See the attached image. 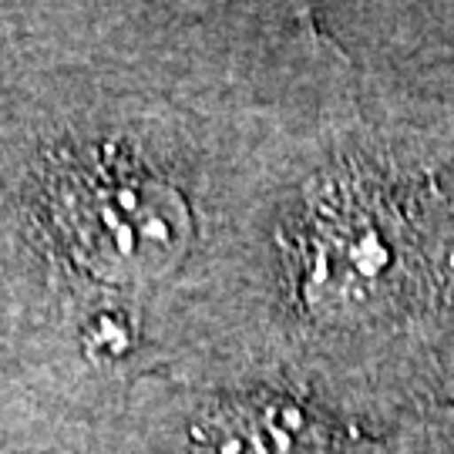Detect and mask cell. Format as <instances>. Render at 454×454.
<instances>
[{
    "instance_id": "6da1fadb",
    "label": "cell",
    "mask_w": 454,
    "mask_h": 454,
    "mask_svg": "<svg viewBox=\"0 0 454 454\" xmlns=\"http://www.w3.org/2000/svg\"><path fill=\"white\" fill-rule=\"evenodd\" d=\"M54 215L74 256L112 283L168 273L192 239L185 199L121 155L78 165L58 185Z\"/></svg>"
},
{
    "instance_id": "7a4b0ae2",
    "label": "cell",
    "mask_w": 454,
    "mask_h": 454,
    "mask_svg": "<svg viewBox=\"0 0 454 454\" xmlns=\"http://www.w3.org/2000/svg\"><path fill=\"white\" fill-rule=\"evenodd\" d=\"M303 296L313 309L347 313L387 286L397 270V239L377 202L333 189L309 215Z\"/></svg>"
},
{
    "instance_id": "3957f363",
    "label": "cell",
    "mask_w": 454,
    "mask_h": 454,
    "mask_svg": "<svg viewBox=\"0 0 454 454\" xmlns=\"http://www.w3.org/2000/svg\"><path fill=\"white\" fill-rule=\"evenodd\" d=\"M309 421L303 407L290 401H270L260 407L229 411L212 424L206 448L209 454H303Z\"/></svg>"
},
{
    "instance_id": "277c9868",
    "label": "cell",
    "mask_w": 454,
    "mask_h": 454,
    "mask_svg": "<svg viewBox=\"0 0 454 454\" xmlns=\"http://www.w3.org/2000/svg\"><path fill=\"white\" fill-rule=\"evenodd\" d=\"M125 350H129V330L112 317H101L88 333V354L95 360H114Z\"/></svg>"
}]
</instances>
